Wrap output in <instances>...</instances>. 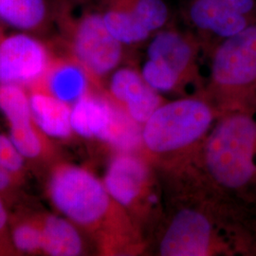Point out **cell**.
<instances>
[{
	"label": "cell",
	"mask_w": 256,
	"mask_h": 256,
	"mask_svg": "<svg viewBox=\"0 0 256 256\" xmlns=\"http://www.w3.org/2000/svg\"><path fill=\"white\" fill-rule=\"evenodd\" d=\"M206 170L222 188L238 192L256 176V120L244 110L232 111L212 130L204 148Z\"/></svg>",
	"instance_id": "cell-1"
},
{
	"label": "cell",
	"mask_w": 256,
	"mask_h": 256,
	"mask_svg": "<svg viewBox=\"0 0 256 256\" xmlns=\"http://www.w3.org/2000/svg\"><path fill=\"white\" fill-rule=\"evenodd\" d=\"M42 232V252L50 256H77L84 252L82 236L76 225L55 214L38 218Z\"/></svg>",
	"instance_id": "cell-16"
},
{
	"label": "cell",
	"mask_w": 256,
	"mask_h": 256,
	"mask_svg": "<svg viewBox=\"0 0 256 256\" xmlns=\"http://www.w3.org/2000/svg\"><path fill=\"white\" fill-rule=\"evenodd\" d=\"M3 24H2V23H0V39H1V38H2V37H3V36H4V34H4V32H3Z\"/></svg>",
	"instance_id": "cell-23"
},
{
	"label": "cell",
	"mask_w": 256,
	"mask_h": 256,
	"mask_svg": "<svg viewBox=\"0 0 256 256\" xmlns=\"http://www.w3.org/2000/svg\"><path fill=\"white\" fill-rule=\"evenodd\" d=\"M16 180L18 178L0 166V196L12 191Z\"/></svg>",
	"instance_id": "cell-22"
},
{
	"label": "cell",
	"mask_w": 256,
	"mask_h": 256,
	"mask_svg": "<svg viewBox=\"0 0 256 256\" xmlns=\"http://www.w3.org/2000/svg\"><path fill=\"white\" fill-rule=\"evenodd\" d=\"M10 241L18 252H42V232L38 218L18 222L10 230Z\"/></svg>",
	"instance_id": "cell-18"
},
{
	"label": "cell",
	"mask_w": 256,
	"mask_h": 256,
	"mask_svg": "<svg viewBox=\"0 0 256 256\" xmlns=\"http://www.w3.org/2000/svg\"><path fill=\"white\" fill-rule=\"evenodd\" d=\"M147 176L142 160L129 152H120L110 162L102 182L116 204L129 207L144 191Z\"/></svg>",
	"instance_id": "cell-11"
},
{
	"label": "cell",
	"mask_w": 256,
	"mask_h": 256,
	"mask_svg": "<svg viewBox=\"0 0 256 256\" xmlns=\"http://www.w3.org/2000/svg\"><path fill=\"white\" fill-rule=\"evenodd\" d=\"M210 79L214 90L236 102L256 93V21L220 41L212 55Z\"/></svg>",
	"instance_id": "cell-5"
},
{
	"label": "cell",
	"mask_w": 256,
	"mask_h": 256,
	"mask_svg": "<svg viewBox=\"0 0 256 256\" xmlns=\"http://www.w3.org/2000/svg\"><path fill=\"white\" fill-rule=\"evenodd\" d=\"M0 111L6 117L10 128H18L34 122L30 95L26 88L0 84Z\"/></svg>",
	"instance_id": "cell-17"
},
{
	"label": "cell",
	"mask_w": 256,
	"mask_h": 256,
	"mask_svg": "<svg viewBox=\"0 0 256 256\" xmlns=\"http://www.w3.org/2000/svg\"><path fill=\"white\" fill-rule=\"evenodd\" d=\"M214 113L206 102L186 98L162 104L142 128V140L154 154H168L190 146L209 131Z\"/></svg>",
	"instance_id": "cell-4"
},
{
	"label": "cell",
	"mask_w": 256,
	"mask_h": 256,
	"mask_svg": "<svg viewBox=\"0 0 256 256\" xmlns=\"http://www.w3.org/2000/svg\"><path fill=\"white\" fill-rule=\"evenodd\" d=\"M50 200L59 212L84 229H99L108 220L113 203L102 182L88 170L60 164L48 182Z\"/></svg>",
	"instance_id": "cell-3"
},
{
	"label": "cell",
	"mask_w": 256,
	"mask_h": 256,
	"mask_svg": "<svg viewBox=\"0 0 256 256\" xmlns=\"http://www.w3.org/2000/svg\"><path fill=\"white\" fill-rule=\"evenodd\" d=\"M140 74L147 84L158 92L173 90L182 82V78L168 68L153 59H147L142 66Z\"/></svg>",
	"instance_id": "cell-19"
},
{
	"label": "cell",
	"mask_w": 256,
	"mask_h": 256,
	"mask_svg": "<svg viewBox=\"0 0 256 256\" xmlns=\"http://www.w3.org/2000/svg\"><path fill=\"white\" fill-rule=\"evenodd\" d=\"M120 108L110 98L90 92L72 106V131L86 138L108 142Z\"/></svg>",
	"instance_id": "cell-10"
},
{
	"label": "cell",
	"mask_w": 256,
	"mask_h": 256,
	"mask_svg": "<svg viewBox=\"0 0 256 256\" xmlns=\"http://www.w3.org/2000/svg\"><path fill=\"white\" fill-rule=\"evenodd\" d=\"M94 80L72 55L55 54L42 86L55 98L70 106L92 92ZM36 88V86H34Z\"/></svg>",
	"instance_id": "cell-12"
},
{
	"label": "cell",
	"mask_w": 256,
	"mask_h": 256,
	"mask_svg": "<svg viewBox=\"0 0 256 256\" xmlns=\"http://www.w3.org/2000/svg\"><path fill=\"white\" fill-rule=\"evenodd\" d=\"M54 56L42 36L16 30L4 34L0 39V84L27 90L41 86Z\"/></svg>",
	"instance_id": "cell-6"
},
{
	"label": "cell",
	"mask_w": 256,
	"mask_h": 256,
	"mask_svg": "<svg viewBox=\"0 0 256 256\" xmlns=\"http://www.w3.org/2000/svg\"><path fill=\"white\" fill-rule=\"evenodd\" d=\"M108 94L111 100L124 106L128 116L140 126L162 104L158 92L151 88L140 72L132 68H116L110 74Z\"/></svg>",
	"instance_id": "cell-9"
},
{
	"label": "cell",
	"mask_w": 256,
	"mask_h": 256,
	"mask_svg": "<svg viewBox=\"0 0 256 256\" xmlns=\"http://www.w3.org/2000/svg\"><path fill=\"white\" fill-rule=\"evenodd\" d=\"M189 21L202 34L226 39L256 21V0H188Z\"/></svg>",
	"instance_id": "cell-7"
},
{
	"label": "cell",
	"mask_w": 256,
	"mask_h": 256,
	"mask_svg": "<svg viewBox=\"0 0 256 256\" xmlns=\"http://www.w3.org/2000/svg\"><path fill=\"white\" fill-rule=\"evenodd\" d=\"M75 14L70 0H56L55 27L66 52L72 55L98 82L118 68L124 57V46L110 34L101 12L88 2Z\"/></svg>",
	"instance_id": "cell-2"
},
{
	"label": "cell",
	"mask_w": 256,
	"mask_h": 256,
	"mask_svg": "<svg viewBox=\"0 0 256 256\" xmlns=\"http://www.w3.org/2000/svg\"><path fill=\"white\" fill-rule=\"evenodd\" d=\"M28 90L34 122L48 138H66L72 135V106L55 98L42 86Z\"/></svg>",
	"instance_id": "cell-15"
},
{
	"label": "cell",
	"mask_w": 256,
	"mask_h": 256,
	"mask_svg": "<svg viewBox=\"0 0 256 256\" xmlns=\"http://www.w3.org/2000/svg\"><path fill=\"white\" fill-rule=\"evenodd\" d=\"M9 216L6 206L0 196V252H14V247L10 241V232L8 230Z\"/></svg>",
	"instance_id": "cell-21"
},
{
	"label": "cell",
	"mask_w": 256,
	"mask_h": 256,
	"mask_svg": "<svg viewBox=\"0 0 256 256\" xmlns=\"http://www.w3.org/2000/svg\"><path fill=\"white\" fill-rule=\"evenodd\" d=\"M56 1L0 0V23L44 37L55 27Z\"/></svg>",
	"instance_id": "cell-13"
},
{
	"label": "cell",
	"mask_w": 256,
	"mask_h": 256,
	"mask_svg": "<svg viewBox=\"0 0 256 256\" xmlns=\"http://www.w3.org/2000/svg\"><path fill=\"white\" fill-rule=\"evenodd\" d=\"M147 57L166 64L183 80L192 70L194 42L192 37L176 30H160L148 46Z\"/></svg>",
	"instance_id": "cell-14"
},
{
	"label": "cell",
	"mask_w": 256,
	"mask_h": 256,
	"mask_svg": "<svg viewBox=\"0 0 256 256\" xmlns=\"http://www.w3.org/2000/svg\"><path fill=\"white\" fill-rule=\"evenodd\" d=\"M25 160L10 137L0 134V166L18 178L25 169Z\"/></svg>",
	"instance_id": "cell-20"
},
{
	"label": "cell",
	"mask_w": 256,
	"mask_h": 256,
	"mask_svg": "<svg viewBox=\"0 0 256 256\" xmlns=\"http://www.w3.org/2000/svg\"><path fill=\"white\" fill-rule=\"evenodd\" d=\"M212 225L200 210L182 209L171 220L160 243L162 256H205L212 244Z\"/></svg>",
	"instance_id": "cell-8"
}]
</instances>
